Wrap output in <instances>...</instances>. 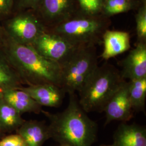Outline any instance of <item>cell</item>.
Listing matches in <instances>:
<instances>
[{
    "mask_svg": "<svg viewBox=\"0 0 146 146\" xmlns=\"http://www.w3.org/2000/svg\"><path fill=\"white\" fill-rule=\"evenodd\" d=\"M67 107L61 112L43 111L48 119L50 139L64 146H92L96 140L97 123L79 104L75 93H69Z\"/></svg>",
    "mask_w": 146,
    "mask_h": 146,
    "instance_id": "6da1fadb",
    "label": "cell"
},
{
    "mask_svg": "<svg viewBox=\"0 0 146 146\" xmlns=\"http://www.w3.org/2000/svg\"><path fill=\"white\" fill-rule=\"evenodd\" d=\"M2 49L25 84H50L61 87V66L40 54L31 45L17 43L6 36Z\"/></svg>",
    "mask_w": 146,
    "mask_h": 146,
    "instance_id": "7a4b0ae2",
    "label": "cell"
},
{
    "mask_svg": "<svg viewBox=\"0 0 146 146\" xmlns=\"http://www.w3.org/2000/svg\"><path fill=\"white\" fill-rule=\"evenodd\" d=\"M113 65L98 66L80 89L78 102L87 113L102 112L110 98L125 82Z\"/></svg>",
    "mask_w": 146,
    "mask_h": 146,
    "instance_id": "3957f363",
    "label": "cell"
},
{
    "mask_svg": "<svg viewBox=\"0 0 146 146\" xmlns=\"http://www.w3.org/2000/svg\"><path fill=\"white\" fill-rule=\"evenodd\" d=\"M111 25L110 17L102 14L90 15L80 11L68 20L47 29L66 39L76 47L96 46Z\"/></svg>",
    "mask_w": 146,
    "mask_h": 146,
    "instance_id": "277c9868",
    "label": "cell"
},
{
    "mask_svg": "<svg viewBox=\"0 0 146 146\" xmlns=\"http://www.w3.org/2000/svg\"><path fill=\"white\" fill-rule=\"evenodd\" d=\"M96 46L78 48L61 66V88L66 93H75L98 66Z\"/></svg>",
    "mask_w": 146,
    "mask_h": 146,
    "instance_id": "5b68a950",
    "label": "cell"
},
{
    "mask_svg": "<svg viewBox=\"0 0 146 146\" xmlns=\"http://www.w3.org/2000/svg\"><path fill=\"white\" fill-rule=\"evenodd\" d=\"M1 25L7 37L21 44L31 45L47 28L33 10L13 13L2 21Z\"/></svg>",
    "mask_w": 146,
    "mask_h": 146,
    "instance_id": "8992f818",
    "label": "cell"
},
{
    "mask_svg": "<svg viewBox=\"0 0 146 146\" xmlns=\"http://www.w3.org/2000/svg\"><path fill=\"white\" fill-rule=\"evenodd\" d=\"M31 46L37 52L58 63L61 67L78 48L63 37L48 31L38 37Z\"/></svg>",
    "mask_w": 146,
    "mask_h": 146,
    "instance_id": "52a82bcc",
    "label": "cell"
},
{
    "mask_svg": "<svg viewBox=\"0 0 146 146\" xmlns=\"http://www.w3.org/2000/svg\"><path fill=\"white\" fill-rule=\"evenodd\" d=\"M35 11L48 29L68 20L80 10L77 0H41Z\"/></svg>",
    "mask_w": 146,
    "mask_h": 146,
    "instance_id": "ba28073f",
    "label": "cell"
},
{
    "mask_svg": "<svg viewBox=\"0 0 146 146\" xmlns=\"http://www.w3.org/2000/svg\"><path fill=\"white\" fill-rule=\"evenodd\" d=\"M133 110L128 96V82L125 81L104 107L106 124L115 121H128L132 118Z\"/></svg>",
    "mask_w": 146,
    "mask_h": 146,
    "instance_id": "9c48e42d",
    "label": "cell"
},
{
    "mask_svg": "<svg viewBox=\"0 0 146 146\" xmlns=\"http://www.w3.org/2000/svg\"><path fill=\"white\" fill-rule=\"evenodd\" d=\"M122 78L129 81L146 77V42H137L121 62Z\"/></svg>",
    "mask_w": 146,
    "mask_h": 146,
    "instance_id": "30bf717a",
    "label": "cell"
},
{
    "mask_svg": "<svg viewBox=\"0 0 146 146\" xmlns=\"http://www.w3.org/2000/svg\"><path fill=\"white\" fill-rule=\"evenodd\" d=\"M20 88L29 94L42 107L58 108L62 104L66 94L61 87L53 84L30 85Z\"/></svg>",
    "mask_w": 146,
    "mask_h": 146,
    "instance_id": "8fae6325",
    "label": "cell"
},
{
    "mask_svg": "<svg viewBox=\"0 0 146 146\" xmlns=\"http://www.w3.org/2000/svg\"><path fill=\"white\" fill-rule=\"evenodd\" d=\"M103 51L100 57L105 60L125 52L131 48V37L128 32L107 29L102 36Z\"/></svg>",
    "mask_w": 146,
    "mask_h": 146,
    "instance_id": "7c38bea8",
    "label": "cell"
},
{
    "mask_svg": "<svg viewBox=\"0 0 146 146\" xmlns=\"http://www.w3.org/2000/svg\"><path fill=\"white\" fill-rule=\"evenodd\" d=\"M15 132L22 137L26 146H42L50 139L48 127L44 121L26 120Z\"/></svg>",
    "mask_w": 146,
    "mask_h": 146,
    "instance_id": "4fadbf2b",
    "label": "cell"
},
{
    "mask_svg": "<svg viewBox=\"0 0 146 146\" xmlns=\"http://www.w3.org/2000/svg\"><path fill=\"white\" fill-rule=\"evenodd\" d=\"M115 146H146V129L143 126L122 123L114 135Z\"/></svg>",
    "mask_w": 146,
    "mask_h": 146,
    "instance_id": "5bb4252c",
    "label": "cell"
},
{
    "mask_svg": "<svg viewBox=\"0 0 146 146\" xmlns=\"http://www.w3.org/2000/svg\"><path fill=\"white\" fill-rule=\"evenodd\" d=\"M1 97L21 115L27 113L40 114L43 111L42 106L20 88L9 89L2 94Z\"/></svg>",
    "mask_w": 146,
    "mask_h": 146,
    "instance_id": "9a60e30c",
    "label": "cell"
},
{
    "mask_svg": "<svg viewBox=\"0 0 146 146\" xmlns=\"http://www.w3.org/2000/svg\"><path fill=\"white\" fill-rule=\"evenodd\" d=\"M24 84L2 48L0 49V97L5 91L20 88Z\"/></svg>",
    "mask_w": 146,
    "mask_h": 146,
    "instance_id": "2e32d148",
    "label": "cell"
},
{
    "mask_svg": "<svg viewBox=\"0 0 146 146\" xmlns=\"http://www.w3.org/2000/svg\"><path fill=\"white\" fill-rule=\"evenodd\" d=\"M25 121L15 109L0 97V131L3 135L16 131Z\"/></svg>",
    "mask_w": 146,
    "mask_h": 146,
    "instance_id": "e0dca14e",
    "label": "cell"
},
{
    "mask_svg": "<svg viewBox=\"0 0 146 146\" xmlns=\"http://www.w3.org/2000/svg\"><path fill=\"white\" fill-rule=\"evenodd\" d=\"M128 96L134 110H143L146 99V77L128 82Z\"/></svg>",
    "mask_w": 146,
    "mask_h": 146,
    "instance_id": "ac0fdd59",
    "label": "cell"
},
{
    "mask_svg": "<svg viewBox=\"0 0 146 146\" xmlns=\"http://www.w3.org/2000/svg\"><path fill=\"white\" fill-rule=\"evenodd\" d=\"M139 3V0H103L101 14L110 17L116 14L136 9Z\"/></svg>",
    "mask_w": 146,
    "mask_h": 146,
    "instance_id": "d6986e66",
    "label": "cell"
},
{
    "mask_svg": "<svg viewBox=\"0 0 146 146\" xmlns=\"http://www.w3.org/2000/svg\"><path fill=\"white\" fill-rule=\"evenodd\" d=\"M135 15L137 42H146V0H139Z\"/></svg>",
    "mask_w": 146,
    "mask_h": 146,
    "instance_id": "ffe728a7",
    "label": "cell"
},
{
    "mask_svg": "<svg viewBox=\"0 0 146 146\" xmlns=\"http://www.w3.org/2000/svg\"><path fill=\"white\" fill-rule=\"evenodd\" d=\"M80 11L85 14H102L103 0H77Z\"/></svg>",
    "mask_w": 146,
    "mask_h": 146,
    "instance_id": "44dd1931",
    "label": "cell"
},
{
    "mask_svg": "<svg viewBox=\"0 0 146 146\" xmlns=\"http://www.w3.org/2000/svg\"><path fill=\"white\" fill-rule=\"evenodd\" d=\"M41 1V0H15L13 14L25 10L31 9L36 11Z\"/></svg>",
    "mask_w": 146,
    "mask_h": 146,
    "instance_id": "7402d4cb",
    "label": "cell"
},
{
    "mask_svg": "<svg viewBox=\"0 0 146 146\" xmlns=\"http://www.w3.org/2000/svg\"><path fill=\"white\" fill-rule=\"evenodd\" d=\"M0 146H26L22 137L19 134H11L5 135L0 139Z\"/></svg>",
    "mask_w": 146,
    "mask_h": 146,
    "instance_id": "603a6c76",
    "label": "cell"
},
{
    "mask_svg": "<svg viewBox=\"0 0 146 146\" xmlns=\"http://www.w3.org/2000/svg\"><path fill=\"white\" fill-rule=\"evenodd\" d=\"M15 0H0V22L12 15Z\"/></svg>",
    "mask_w": 146,
    "mask_h": 146,
    "instance_id": "cb8c5ba5",
    "label": "cell"
},
{
    "mask_svg": "<svg viewBox=\"0 0 146 146\" xmlns=\"http://www.w3.org/2000/svg\"><path fill=\"white\" fill-rule=\"evenodd\" d=\"M6 40V35L0 22V49L3 47Z\"/></svg>",
    "mask_w": 146,
    "mask_h": 146,
    "instance_id": "d4e9b609",
    "label": "cell"
},
{
    "mask_svg": "<svg viewBox=\"0 0 146 146\" xmlns=\"http://www.w3.org/2000/svg\"><path fill=\"white\" fill-rule=\"evenodd\" d=\"M4 136H5V135H3V134L0 131V139H1L2 137H3Z\"/></svg>",
    "mask_w": 146,
    "mask_h": 146,
    "instance_id": "484cf974",
    "label": "cell"
},
{
    "mask_svg": "<svg viewBox=\"0 0 146 146\" xmlns=\"http://www.w3.org/2000/svg\"><path fill=\"white\" fill-rule=\"evenodd\" d=\"M115 146L114 145H104V146Z\"/></svg>",
    "mask_w": 146,
    "mask_h": 146,
    "instance_id": "4316f807",
    "label": "cell"
},
{
    "mask_svg": "<svg viewBox=\"0 0 146 146\" xmlns=\"http://www.w3.org/2000/svg\"></svg>",
    "mask_w": 146,
    "mask_h": 146,
    "instance_id": "83f0119b",
    "label": "cell"
}]
</instances>
